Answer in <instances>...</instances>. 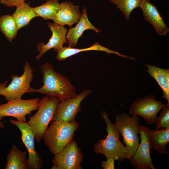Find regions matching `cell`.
Wrapping results in <instances>:
<instances>
[{
    "label": "cell",
    "instance_id": "obj_1",
    "mask_svg": "<svg viewBox=\"0 0 169 169\" xmlns=\"http://www.w3.org/2000/svg\"><path fill=\"white\" fill-rule=\"evenodd\" d=\"M43 85L38 89L30 87L28 93H38L53 96L59 101L73 98L77 95L75 87L68 78L56 72L50 63L46 62L41 66Z\"/></svg>",
    "mask_w": 169,
    "mask_h": 169
},
{
    "label": "cell",
    "instance_id": "obj_2",
    "mask_svg": "<svg viewBox=\"0 0 169 169\" xmlns=\"http://www.w3.org/2000/svg\"><path fill=\"white\" fill-rule=\"evenodd\" d=\"M100 115L105 123L107 135L105 139H100L94 144V152L103 155L107 158L113 157L116 160L122 162L127 158L128 149L120 140V135L114 123L110 121L106 111H102Z\"/></svg>",
    "mask_w": 169,
    "mask_h": 169
},
{
    "label": "cell",
    "instance_id": "obj_3",
    "mask_svg": "<svg viewBox=\"0 0 169 169\" xmlns=\"http://www.w3.org/2000/svg\"><path fill=\"white\" fill-rule=\"evenodd\" d=\"M79 127L75 120L68 122L53 120L44 134V143L55 155L74 140V133Z\"/></svg>",
    "mask_w": 169,
    "mask_h": 169
},
{
    "label": "cell",
    "instance_id": "obj_4",
    "mask_svg": "<svg viewBox=\"0 0 169 169\" xmlns=\"http://www.w3.org/2000/svg\"><path fill=\"white\" fill-rule=\"evenodd\" d=\"M59 101L53 96H44L39 100L36 113L29 117L27 122L38 143L40 142L49 124L53 120Z\"/></svg>",
    "mask_w": 169,
    "mask_h": 169
},
{
    "label": "cell",
    "instance_id": "obj_5",
    "mask_svg": "<svg viewBox=\"0 0 169 169\" xmlns=\"http://www.w3.org/2000/svg\"><path fill=\"white\" fill-rule=\"evenodd\" d=\"M140 119L137 115L131 116L124 112L118 114L115 118V125L118 133L123 139L128 152L127 159L130 160L136 151L139 145L138 135Z\"/></svg>",
    "mask_w": 169,
    "mask_h": 169
},
{
    "label": "cell",
    "instance_id": "obj_6",
    "mask_svg": "<svg viewBox=\"0 0 169 169\" xmlns=\"http://www.w3.org/2000/svg\"><path fill=\"white\" fill-rule=\"evenodd\" d=\"M22 74L18 76L12 75L11 81L3 90L1 95L7 102L21 98L22 95L28 92L33 78V69L28 62H26L23 68Z\"/></svg>",
    "mask_w": 169,
    "mask_h": 169
},
{
    "label": "cell",
    "instance_id": "obj_7",
    "mask_svg": "<svg viewBox=\"0 0 169 169\" xmlns=\"http://www.w3.org/2000/svg\"><path fill=\"white\" fill-rule=\"evenodd\" d=\"M39 100L38 97L27 100L20 98L0 105V121L4 117L11 116L18 121H25L27 115L38 110Z\"/></svg>",
    "mask_w": 169,
    "mask_h": 169
},
{
    "label": "cell",
    "instance_id": "obj_8",
    "mask_svg": "<svg viewBox=\"0 0 169 169\" xmlns=\"http://www.w3.org/2000/svg\"><path fill=\"white\" fill-rule=\"evenodd\" d=\"M169 105L156 100L155 95H150L134 101L130 107L129 114L141 116L146 123L150 125L155 123L158 112Z\"/></svg>",
    "mask_w": 169,
    "mask_h": 169
},
{
    "label": "cell",
    "instance_id": "obj_9",
    "mask_svg": "<svg viewBox=\"0 0 169 169\" xmlns=\"http://www.w3.org/2000/svg\"><path fill=\"white\" fill-rule=\"evenodd\" d=\"M83 155L77 142L73 140L54 155L51 169H82Z\"/></svg>",
    "mask_w": 169,
    "mask_h": 169
},
{
    "label": "cell",
    "instance_id": "obj_10",
    "mask_svg": "<svg viewBox=\"0 0 169 169\" xmlns=\"http://www.w3.org/2000/svg\"><path fill=\"white\" fill-rule=\"evenodd\" d=\"M149 128L139 124L141 142L129 161L135 169H155L151 158V147L148 137Z\"/></svg>",
    "mask_w": 169,
    "mask_h": 169
},
{
    "label": "cell",
    "instance_id": "obj_11",
    "mask_svg": "<svg viewBox=\"0 0 169 169\" xmlns=\"http://www.w3.org/2000/svg\"><path fill=\"white\" fill-rule=\"evenodd\" d=\"M92 91L91 89L84 90L73 98L60 101L53 120L68 122L75 120L76 115L81 110V102Z\"/></svg>",
    "mask_w": 169,
    "mask_h": 169
},
{
    "label": "cell",
    "instance_id": "obj_12",
    "mask_svg": "<svg viewBox=\"0 0 169 169\" xmlns=\"http://www.w3.org/2000/svg\"><path fill=\"white\" fill-rule=\"evenodd\" d=\"M9 121L16 126L21 132L22 141L28 153V169H40L43 166V161L35 149L34 136L28 122L20 121L11 119H9Z\"/></svg>",
    "mask_w": 169,
    "mask_h": 169
},
{
    "label": "cell",
    "instance_id": "obj_13",
    "mask_svg": "<svg viewBox=\"0 0 169 169\" xmlns=\"http://www.w3.org/2000/svg\"><path fill=\"white\" fill-rule=\"evenodd\" d=\"M47 24L52 33V35L46 44L42 42L37 45V51L39 52L35 57L37 60H39L49 50L54 48V50L56 51L63 47L64 44L68 43L66 35L68 30L66 28L54 23L47 22Z\"/></svg>",
    "mask_w": 169,
    "mask_h": 169
},
{
    "label": "cell",
    "instance_id": "obj_14",
    "mask_svg": "<svg viewBox=\"0 0 169 169\" xmlns=\"http://www.w3.org/2000/svg\"><path fill=\"white\" fill-rule=\"evenodd\" d=\"M139 8L142 11L144 19L153 27L158 35L165 36L169 32V28L157 7L149 0H141Z\"/></svg>",
    "mask_w": 169,
    "mask_h": 169
},
{
    "label": "cell",
    "instance_id": "obj_15",
    "mask_svg": "<svg viewBox=\"0 0 169 169\" xmlns=\"http://www.w3.org/2000/svg\"><path fill=\"white\" fill-rule=\"evenodd\" d=\"M81 14L79 5L74 6L72 2L64 1L60 3V8L52 20L59 25L64 27L67 25L70 28L78 23Z\"/></svg>",
    "mask_w": 169,
    "mask_h": 169
},
{
    "label": "cell",
    "instance_id": "obj_16",
    "mask_svg": "<svg viewBox=\"0 0 169 169\" xmlns=\"http://www.w3.org/2000/svg\"><path fill=\"white\" fill-rule=\"evenodd\" d=\"M91 29L97 33L101 31L100 29L93 26L90 22L87 13V9L84 7L81 18L76 26L68 30L66 38L69 47H75L77 44L79 38L82 36L84 31Z\"/></svg>",
    "mask_w": 169,
    "mask_h": 169
},
{
    "label": "cell",
    "instance_id": "obj_17",
    "mask_svg": "<svg viewBox=\"0 0 169 169\" xmlns=\"http://www.w3.org/2000/svg\"><path fill=\"white\" fill-rule=\"evenodd\" d=\"M148 137L151 148L160 154L168 153L166 146L169 142V127L158 130L149 129Z\"/></svg>",
    "mask_w": 169,
    "mask_h": 169
},
{
    "label": "cell",
    "instance_id": "obj_18",
    "mask_svg": "<svg viewBox=\"0 0 169 169\" xmlns=\"http://www.w3.org/2000/svg\"><path fill=\"white\" fill-rule=\"evenodd\" d=\"M95 50L103 51L108 54H113L121 57L130 59L131 57L120 54L117 51L112 50L108 48L101 45L97 42L92 46L83 49H78L69 47H63L60 49L56 51L57 52L56 58L59 61H63L66 58L75 55L80 52L90 51Z\"/></svg>",
    "mask_w": 169,
    "mask_h": 169
},
{
    "label": "cell",
    "instance_id": "obj_19",
    "mask_svg": "<svg viewBox=\"0 0 169 169\" xmlns=\"http://www.w3.org/2000/svg\"><path fill=\"white\" fill-rule=\"evenodd\" d=\"M146 71L155 79L162 89L164 98L169 104V69L160 68L155 65L145 64Z\"/></svg>",
    "mask_w": 169,
    "mask_h": 169
},
{
    "label": "cell",
    "instance_id": "obj_20",
    "mask_svg": "<svg viewBox=\"0 0 169 169\" xmlns=\"http://www.w3.org/2000/svg\"><path fill=\"white\" fill-rule=\"evenodd\" d=\"M4 169H28L26 152L21 151L13 145L7 157Z\"/></svg>",
    "mask_w": 169,
    "mask_h": 169
},
{
    "label": "cell",
    "instance_id": "obj_21",
    "mask_svg": "<svg viewBox=\"0 0 169 169\" xmlns=\"http://www.w3.org/2000/svg\"><path fill=\"white\" fill-rule=\"evenodd\" d=\"M14 18L18 29L28 25L33 18L38 17L30 6L29 3L24 2L16 7V10L12 15Z\"/></svg>",
    "mask_w": 169,
    "mask_h": 169
},
{
    "label": "cell",
    "instance_id": "obj_22",
    "mask_svg": "<svg viewBox=\"0 0 169 169\" xmlns=\"http://www.w3.org/2000/svg\"><path fill=\"white\" fill-rule=\"evenodd\" d=\"M18 29L13 16L9 14L0 17V31L9 42H12L17 36Z\"/></svg>",
    "mask_w": 169,
    "mask_h": 169
},
{
    "label": "cell",
    "instance_id": "obj_23",
    "mask_svg": "<svg viewBox=\"0 0 169 169\" xmlns=\"http://www.w3.org/2000/svg\"><path fill=\"white\" fill-rule=\"evenodd\" d=\"M60 5L58 0H47L41 5L33 8L38 17H42L44 20H52Z\"/></svg>",
    "mask_w": 169,
    "mask_h": 169
},
{
    "label": "cell",
    "instance_id": "obj_24",
    "mask_svg": "<svg viewBox=\"0 0 169 169\" xmlns=\"http://www.w3.org/2000/svg\"><path fill=\"white\" fill-rule=\"evenodd\" d=\"M115 5L121 12L128 21L132 12L139 7L141 0H109Z\"/></svg>",
    "mask_w": 169,
    "mask_h": 169
},
{
    "label": "cell",
    "instance_id": "obj_25",
    "mask_svg": "<svg viewBox=\"0 0 169 169\" xmlns=\"http://www.w3.org/2000/svg\"><path fill=\"white\" fill-rule=\"evenodd\" d=\"M160 115L157 117L155 124L156 130H158L161 128L169 127V105L162 108Z\"/></svg>",
    "mask_w": 169,
    "mask_h": 169
},
{
    "label": "cell",
    "instance_id": "obj_26",
    "mask_svg": "<svg viewBox=\"0 0 169 169\" xmlns=\"http://www.w3.org/2000/svg\"><path fill=\"white\" fill-rule=\"evenodd\" d=\"M115 160V159L113 157L107 158L106 161H102L101 166L103 169H114V162Z\"/></svg>",
    "mask_w": 169,
    "mask_h": 169
},
{
    "label": "cell",
    "instance_id": "obj_27",
    "mask_svg": "<svg viewBox=\"0 0 169 169\" xmlns=\"http://www.w3.org/2000/svg\"><path fill=\"white\" fill-rule=\"evenodd\" d=\"M26 0H0L1 3L8 7H17L25 2Z\"/></svg>",
    "mask_w": 169,
    "mask_h": 169
},
{
    "label": "cell",
    "instance_id": "obj_28",
    "mask_svg": "<svg viewBox=\"0 0 169 169\" xmlns=\"http://www.w3.org/2000/svg\"><path fill=\"white\" fill-rule=\"evenodd\" d=\"M8 82L7 81L4 82H0V95H2L3 90L7 87Z\"/></svg>",
    "mask_w": 169,
    "mask_h": 169
},
{
    "label": "cell",
    "instance_id": "obj_29",
    "mask_svg": "<svg viewBox=\"0 0 169 169\" xmlns=\"http://www.w3.org/2000/svg\"><path fill=\"white\" fill-rule=\"evenodd\" d=\"M5 127L4 125L3 122L0 121V129L4 128Z\"/></svg>",
    "mask_w": 169,
    "mask_h": 169
}]
</instances>
